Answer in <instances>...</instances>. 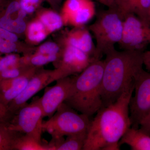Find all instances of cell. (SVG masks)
<instances>
[{
  "instance_id": "cell-1",
  "label": "cell",
  "mask_w": 150,
  "mask_h": 150,
  "mask_svg": "<svg viewBox=\"0 0 150 150\" xmlns=\"http://www.w3.org/2000/svg\"><path fill=\"white\" fill-rule=\"evenodd\" d=\"M134 81L115 102L102 107L91 121L83 150H120L119 142L131 127L129 104Z\"/></svg>"
},
{
  "instance_id": "cell-2",
  "label": "cell",
  "mask_w": 150,
  "mask_h": 150,
  "mask_svg": "<svg viewBox=\"0 0 150 150\" xmlns=\"http://www.w3.org/2000/svg\"><path fill=\"white\" fill-rule=\"evenodd\" d=\"M143 52L115 49L105 55L101 87L103 107L115 102L134 82L143 68Z\"/></svg>"
},
{
  "instance_id": "cell-3",
  "label": "cell",
  "mask_w": 150,
  "mask_h": 150,
  "mask_svg": "<svg viewBox=\"0 0 150 150\" xmlns=\"http://www.w3.org/2000/svg\"><path fill=\"white\" fill-rule=\"evenodd\" d=\"M103 68V60H96L73 78L69 94L64 102L89 117L96 113L103 107L101 87Z\"/></svg>"
},
{
  "instance_id": "cell-4",
  "label": "cell",
  "mask_w": 150,
  "mask_h": 150,
  "mask_svg": "<svg viewBox=\"0 0 150 150\" xmlns=\"http://www.w3.org/2000/svg\"><path fill=\"white\" fill-rule=\"evenodd\" d=\"M123 18L117 9L108 8L100 12L88 29L96 40L95 58L101 59L103 55L115 49V44L122 38Z\"/></svg>"
},
{
  "instance_id": "cell-5",
  "label": "cell",
  "mask_w": 150,
  "mask_h": 150,
  "mask_svg": "<svg viewBox=\"0 0 150 150\" xmlns=\"http://www.w3.org/2000/svg\"><path fill=\"white\" fill-rule=\"evenodd\" d=\"M87 115L78 111L64 102L47 121H43V129L50 134L52 139L88 131L91 120Z\"/></svg>"
},
{
  "instance_id": "cell-6",
  "label": "cell",
  "mask_w": 150,
  "mask_h": 150,
  "mask_svg": "<svg viewBox=\"0 0 150 150\" xmlns=\"http://www.w3.org/2000/svg\"><path fill=\"white\" fill-rule=\"evenodd\" d=\"M44 118L39 98L37 97L17 111L7 127L10 130L29 135L41 142Z\"/></svg>"
},
{
  "instance_id": "cell-7",
  "label": "cell",
  "mask_w": 150,
  "mask_h": 150,
  "mask_svg": "<svg viewBox=\"0 0 150 150\" xmlns=\"http://www.w3.org/2000/svg\"><path fill=\"white\" fill-rule=\"evenodd\" d=\"M134 95L129 104L131 127L139 128L150 115V72L143 68L134 78Z\"/></svg>"
},
{
  "instance_id": "cell-8",
  "label": "cell",
  "mask_w": 150,
  "mask_h": 150,
  "mask_svg": "<svg viewBox=\"0 0 150 150\" xmlns=\"http://www.w3.org/2000/svg\"><path fill=\"white\" fill-rule=\"evenodd\" d=\"M118 44L123 50L144 52L150 44V23L134 13L129 14L123 19V34Z\"/></svg>"
},
{
  "instance_id": "cell-9",
  "label": "cell",
  "mask_w": 150,
  "mask_h": 150,
  "mask_svg": "<svg viewBox=\"0 0 150 150\" xmlns=\"http://www.w3.org/2000/svg\"><path fill=\"white\" fill-rule=\"evenodd\" d=\"M95 61L91 56L78 48L66 45L58 68L52 72L50 83L59 79L81 72Z\"/></svg>"
},
{
  "instance_id": "cell-10",
  "label": "cell",
  "mask_w": 150,
  "mask_h": 150,
  "mask_svg": "<svg viewBox=\"0 0 150 150\" xmlns=\"http://www.w3.org/2000/svg\"><path fill=\"white\" fill-rule=\"evenodd\" d=\"M73 78L69 77L56 81L52 86H46L39 101L45 117L50 118L68 97L72 84Z\"/></svg>"
},
{
  "instance_id": "cell-11",
  "label": "cell",
  "mask_w": 150,
  "mask_h": 150,
  "mask_svg": "<svg viewBox=\"0 0 150 150\" xmlns=\"http://www.w3.org/2000/svg\"><path fill=\"white\" fill-rule=\"evenodd\" d=\"M52 72L46 71L36 73L30 79L23 91L9 103L8 107L14 114L20 109L27 104V102L36 94L50 84Z\"/></svg>"
},
{
  "instance_id": "cell-12",
  "label": "cell",
  "mask_w": 150,
  "mask_h": 150,
  "mask_svg": "<svg viewBox=\"0 0 150 150\" xmlns=\"http://www.w3.org/2000/svg\"><path fill=\"white\" fill-rule=\"evenodd\" d=\"M68 33L65 38V46L78 48L95 60L96 46L90 31L88 29L79 27Z\"/></svg>"
},
{
  "instance_id": "cell-13",
  "label": "cell",
  "mask_w": 150,
  "mask_h": 150,
  "mask_svg": "<svg viewBox=\"0 0 150 150\" xmlns=\"http://www.w3.org/2000/svg\"><path fill=\"white\" fill-rule=\"evenodd\" d=\"M123 144L132 150H150V135L140 128L130 127L119 141L120 146Z\"/></svg>"
},
{
  "instance_id": "cell-14",
  "label": "cell",
  "mask_w": 150,
  "mask_h": 150,
  "mask_svg": "<svg viewBox=\"0 0 150 150\" xmlns=\"http://www.w3.org/2000/svg\"><path fill=\"white\" fill-rule=\"evenodd\" d=\"M26 13L21 8L12 12L6 11L5 14L0 18V27L16 34L22 33L26 29L23 18Z\"/></svg>"
},
{
  "instance_id": "cell-15",
  "label": "cell",
  "mask_w": 150,
  "mask_h": 150,
  "mask_svg": "<svg viewBox=\"0 0 150 150\" xmlns=\"http://www.w3.org/2000/svg\"><path fill=\"white\" fill-rule=\"evenodd\" d=\"M96 14L94 3L90 0L73 15L67 21L68 23L77 27H82L93 18Z\"/></svg>"
},
{
  "instance_id": "cell-16",
  "label": "cell",
  "mask_w": 150,
  "mask_h": 150,
  "mask_svg": "<svg viewBox=\"0 0 150 150\" xmlns=\"http://www.w3.org/2000/svg\"><path fill=\"white\" fill-rule=\"evenodd\" d=\"M13 150H52V149L48 144H44L42 142L34 137L23 134L16 141Z\"/></svg>"
},
{
  "instance_id": "cell-17",
  "label": "cell",
  "mask_w": 150,
  "mask_h": 150,
  "mask_svg": "<svg viewBox=\"0 0 150 150\" xmlns=\"http://www.w3.org/2000/svg\"><path fill=\"white\" fill-rule=\"evenodd\" d=\"M88 132H81L67 136L61 143L57 145L55 150H83Z\"/></svg>"
},
{
  "instance_id": "cell-18",
  "label": "cell",
  "mask_w": 150,
  "mask_h": 150,
  "mask_svg": "<svg viewBox=\"0 0 150 150\" xmlns=\"http://www.w3.org/2000/svg\"><path fill=\"white\" fill-rule=\"evenodd\" d=\"M39 21L48 32H54L60 29L64 23L62 17L52 11L43 12L40 16Z\"/></svg>"
},
{
  "instance_id": "cell-19",
  "label": "cell",
  "mask_w": 150,
  "mask_h": 150,
  "mask_svg": "<svg viewBox=\"0 0 150 150\" xmlns=\"http://www.w3.org/2000/svg\"><path fill=\"white\" fill-rule=\"evenodd\" d=\"M23 134L10 130L7 126H0V150H13L16 141Z\"/></svg>"
},
{
  "instance_id": "cell-20",
  "label": "cell",
  "mask_w": 150,
  "mask_h": 150,
  "mask_svg": "<svg viewBox=\"0 0 150 150\" xmlns=\"http://www.w3.org/2000/svg\"><path fill=\"white\" fill-rule=\"evenodd\" d=\"M33 76L25 78L6 90L0 92V103L8 106L9 103L18 96L23 91L28 81Z\"/></svg>"
},
{
  "instance_id": "cell-21",
  "label": "cell",
  "mask_w": 150,
  "mask_h": 150,
  "mask_svg": "<svg viewBox=\"0 0 150 150\" xmlns=\"http://www.w3.org/2000/svg\"><path fill=\"white\" fill-rule=\"evenodd\" d=\"M48 31L40 21L32 22L28 28L27 35L30 41L40 43L46 38Z\"/></svg>"
},
{
  "instance_id": "cell-22",
  "label": "cell",
  "mask_w": 150,
  "mask_h": 150,
  "mask_svg": "<svg viewBox=\"0 0 150 150\" xmlns=\"http://www.w3.org/2000/svg\"><path fill=\"white\" fill-rule=\"evenodd\" d=\"M150 10V0H131L130 13H134L143 20L150 23L148 15Z\"/></svg>"
},
{
  "instance_id": "cell-23",
  "label": "cell",
  "mask_w": 150,
  "mask_h": 150,
  "mask_svg": "<svg viewBox=\"0 0 150 150\" xmlns=\"http://www.w3.org/2000/svg\"><path fill=\"white\" fill-rule=\"evenodd\" d=\"M59 55H45L36 54L30 57L29 60H21V62L26 66L31 67H40L51 62H56L59 60Z\"/></svg>"
},
{
  "instance_id": "cell-24",
  "label": "cell",
  "mask_w": 150,
  "mask_h": 150,
  "mask_svg": "<svg viewBox=\"0 0 150 150\" xmlns=\"http://www.w3.org/2000/svg\"><path fill=\"white\" fill-rule=\"evenodd\" d=\"M90 0H67L62 9L63 20L66 23L73 15L86 5Z\"/></svg>"
},
{
  "instance_id": "cell-25",
  "label": "cell",
  "mask_w": 150,
  "mask_h": 150,
  "mask_svg": "<svg viewBox=\"0 0 150 150\" xmlns=\"http://www.w3.org/2000/svg\"><path fill=\"white\" fill-rule=\"evenodd\" d=\"M33 67L21 64L16 67L7 69L0 73V81L18 77L27 72Z\"/></svg>"
},
{
  "instance_id": "cell-26",
  "label": "cell",
  "mask_w": 150,
  "mask_h": 150,
  "mask_svg": "<svg viewBox=\"0 0 150 150\" xmlns=\"http://www.w3.org/2000/svg\"><path fill=\"white\" fill-rule=\"evenodd\" d=\"M20 59L15 54H8L0 58V73L7 69L20 64Z\"/></svg>"
},
{
  "instance_id": "cell-27",
  "label": "cell",
  "mask_w": 150,
  "mask_h": 150,
  "mask_svg": "<svg viewBox=\"0 0 150 150\" xmlns=\"http://www.w3.org/2000/svg\"><path fill=\"white\" fill-rule=\"evenodd\" d=\"M59 51L60 48L57 44L54 42H48L39 47L37 53L45 55H59Z\"/></svg>"
},
{
  "instance_id": "cell-28",
  "label": "cell",
  "mask_w": 150,
  "mask_h": 150,
  "mask_svg": "<svg viewBox=\"0 0 150 150\" xmlns=\"http://www.w3.org/2000/svg\"><path fill=\"white\" fill-rule=\"evenodd\" d=\"M13 115L7 106L0 103V126H8Z\"/></svg>"
},
{
  "instance_id": "cell-29",
  "label": "cell",
  "mask_w": 150,
  "mask_h": 150,
  "mask_svg": "<svg viewBox=\"0 0 150 150\" xmlns=\"http://www.w3.org/2000/svg\"><path fill=\"white\" fill-rule=\"evenodd\" d=\"M15 42L9 40L0 39V52L3 54H10L16 50Z\"/></svg>"
},
{
  "instance_id": "cell-30",
  "label": "cell",
  "mask_w": 150,
  "mask_h": 150,
  "mask_svg": "<svg viewBox=\"0 0 150 150\" xmlns=\"http://www.w3.org/2000/svg\"><path fill=\"white\" fill-rule=\"evenodd\" d=\"M131 0H118L117 9L124 19L130 12V3Z\"/></svg>"
},
{
  "instance_id": "cell-31",
  "label": "cell",
  "mask_w": 150,
  "mask_h": 150,
  "mask_svg": "<svg viewBox=\"0 0 150 150\" xmlns=\"http://www.w3.org/2000/svg\"><path fill=\"white\" fill-rule=\"evenodd\" d=\"M0 39L9 40L16 43L18 38L16 33L0 27Z\"/></svg>"
},
{
  "instance_id": "cell-32",
  "label": "cell",
  "mask_w": 150,
  "mask_h": 150,
  "mask_svg": "<svg viewBox=\"0 0 150 150\" xmlns=\"http://www.w3.org/2000/svg\"><path fill=\"white\" fill-rule=\"evenodd\" d=\"M143 65H144L146 69L150 72V50L144 51L142 54Z\"/></svg>"
},
{
  "instance_id": "cell-33",
  "label": "cell",
  "mask_w": 150,
  "mask_h": 150,
  "mask_svg": "<svg viewBox=\"0 0 150 150\" xmlns=\"http://www.w3.org/2000/svg\"><path fill=\"white\" fill-rule=\"evenodd\" d=\"M96 1L107 6L108 8L117 9L118 0H96Z\"/></svg>"
},
{
  "instance_id": "cell-34",
  "label": "cell",
  "mask_w": 150,
  "mask_h": 150,
  "mask_svg": "<svg viewBox=\"0 0 150 150\" xmlns=\"http://www.w3.org/2000/svg\"><path fill=\"white\" fill-rule=\"evenodd\" d=\"M140 128L150 135V115L142 122Z\"/></svg>"
},
{
  "instance_id": "cell-35",
  "label": "cell",
  "mask_w": 150,
  "mask_h": 150,
  "mask_svg": "<svg viewBox=\"0 0 150 150\" xmlns=\"http://www.w3.org/2000/svg\"><path fill=\"white\" fill-rule=\"evenodd\" d=\"M19 1L22 2L29 5L35 6L40 2V0H19Z\"/></svg>"
},
{
  "instance_id": "cell-36",
  "label": "cell",
  "mask_w": 150,
  "mask_h": 150,
  "mask_svg": "<svg viewBox=\"0 0 150 150\" xmlns=\"http://www.w3.org/2000/svg\"><path fill=\"white\" fill-rule=\"evenodd\" d=\"M148 19H149V21L150 22V10L149 13V15H148Z\"/></svg>"
}]
</instances>
